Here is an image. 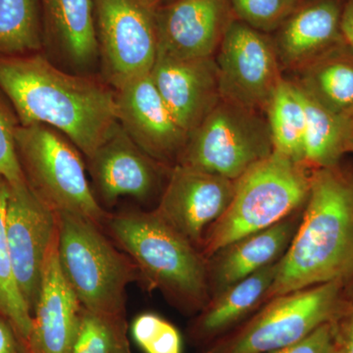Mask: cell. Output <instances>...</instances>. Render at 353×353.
<instances>
[{
  "label": "cell",
  "instance_id": "6da1fadb",
  "mask_svg": "<svg viewBox=\"0 0 353 353\" xmlns=\"http://www.w3.org/2000/svg\"><path fill=\"white\" fill-rule=\"evenodd\" d=\"M0 92L20 125L57 130L85 158L118 123L115 90L101 76L70 73L43 52L0 57Z\"/></svg>",
  "mask_w": 353,
  "mask_h": 353
},
{
  "label": "cell",
  "instance_id": "7a4b0ae2",
  "mask_svg": "<svg viewBox=\"0 0 353 353\" xmlns=\"http://www.w3.org/2000/svg\"><path fill=\"white\" fill-rule=\"evenodd\" d=\"M353 275V172L313 169L301 223L265 303L296 290Z\"/></svg>",
  "mask_w": 353,
  "mask_h": 353
},
{
  "label": "cell",
  "instance_id": "3957f363",
  "mask_svg": "<svg viewBox=\"0 0 353 353\" xmlns=\"http://www.w3.org/2000/svg\"><path fill=\"white\" fill-rule=\"evenodd\" d=\"M105 225L148 289L159 290L183 312L199 313L208 304V260L154 211H122L109 216Z\"/></svg>",
  "mask_w": 353,
  "mask_h": 353
},
{
  "label": "cell",
  "instance_id": "277c9868",
  "mask_svg": "<svg viewBox=\"0 0 353 353\" xmlns=\"http://www.w3.org/2000/svg\"><path fill=\"white\" fill-rule=\"evenodd\" d=\"M312 170L274 152L236 179L231 203L204 234L201 252L206 260L224 246L303 209Z\"/></svg>",
  "mask_w": 353,
  "mask_h": 353
},
{
  "label": "cell",
  "instance_id": "5b68a950",
  "mask_svg": "<svg viewBox=\"0 0 353 353\" xmlns=\"http://www.w3.org/2000/svg\"><path fill=\"white\" fill-rule=\"evenodd\" d=\"M57 217L60 267L83 307L126 315L128 285L141 283L136 264L94 221L66 212Z\"/></svg>",
  "mask_w": 353,
  "mask_h": 353
},
{
  "label": "cell",
  "instance_id": "8992f818",
  "mask_svg": "<svg viewBox=\"0 0 353 353\" xmlns=\"http://www.w3.org/2000/svg\"><path fill=\"white\" fill-rule=\"evenodd\" d=\"M16 148L32 192L57 213H71L105 226L109 215L95 196L83 153L46 125H18Z\"/></svg>",
  "mask_w": 353,
  "mask_h": 353
},
{
  "label": "cell",
  "instance_id": "52a82bcc",
  "mask_svg": "<svg viewBox=\"0 0 353 353\" xmlns=\"http://www.w3.org/2000/svg\"><path fill=\"white\" fill-rule=\"evenodd\" d=\"M345 280L275 297L204 353H270L294 345L333 319Z\"/></svg>",
  "mask_w": 353,
  "mask_h": 353
},
{
  "label": "cell",
  "instance_id": "ba28073f",
  "mask_svg": "<svg viewBox=\"0 0 353 353\" xmlns=\"http://www.w3.org/2000/svg\"><path fill=\"white\" fill-rule=\"evenodd\" d=\"M274 152L266 117L221 99L189 134L178 163L236 181Z\"/></svg>",
  "mask_w": 353,
  "mask_h": 353
},
{
  "label": "cell",
  "instance_id": "9c48e42d",
  "mask_svg": "<svg viewBox=\"0 0 353 353\" xmlns=\"http://www.w3.org/2000/svg\"><path fill=\"white\" fill-rule=\"evenodd\" d=\"M99 76L114 90L148 75L158 53L155 7L148 0H94Z\"/></svg>",
  "mask_w": 353,
  "mask_h": 353
},
{
  "label": "cell",
  "instance_id": "30bf717a",
  "mask_svg": "<svg viewBox=\"0 0 353 353\" xmlns=\"http://www.w3.org/2000/svg\"><path fill=\"white\" fill-rule=\"evenodd\" d=\"M214 58L222 99L264 111L284 79L271 34L234 19Z\"/></svg>",
  "mask_w": 353,
  "mask_h": 353
},
{
  "label": "cell",
  "instance_id": "8fae6325",
  "mask_svg": "<svg viewBox=\"0 0 353 353\" xmlns=\"http://www.w3.org/2000/svg\"><path fill=\"white\" fill-rule=\"evenodd\" d=\"M6 234L16 281L32 315L46 257L58 236L57 213L39 199L29 185L10 188Z\"/></svg>",
  "mask_w": 353,
  "mask_h": 353
},
{
  "label": "cell",
  "instance_id": "7c38bea8",
  "mask_svg": "<svg viewBox=\"0 0 353 353\" xmlns=\"http://www.w3.org/2000/svg\"><path fill=\"white\" fill-rule=\"evenodd\" d=\"M234 182L192 167L174 165L153 211L201 250L204 234L231 203Z\"/></svg>",
  "mask_w": 353,
  "mask_h": 353
},
{
  "label": "cell",
  "instance_id": "4fadbf2b",
  "mask_svg": "<svg viewBox=\"0 0 353 353\" xmlns=\"http://www.w3.org/2000/svg\"><path fill=\"white\" fill-rule=\"evenodd\" d=\"M87 161L94 194L102 208H112L125 196L143 203L155 196L159 199L162 180L171 169L141 150L119 122Z\"/></svg>",
  "mask_w": 353,
  "mask_h": 353
},
{
  "label": "cell",
  "instance_id": "5bb4252c",
  "mask_svg": "<svg viewBox=\"0 0 353 353\" xmlns=\"http://www.w3.org/2000/svg\"><path fill=\"white\" fill-rule=\"evenodd\" d=\"M118 122L134 143L158 163H178L189 134L176 122L153 83L141 77L115 90Z\"/></svg>",
  "mask_w": 353,
  "mask_h": 353
},
{
  "label": "cell",
  "instance_id": "9a60e30c",
  "mask_svg": "<svg viewBox=\"0 0 353 353\" xmlns=\"http://www.w3.org/2000/svg\"><path fill=\"white\" fill-rule=\"evenodd\" d=\"M157 57H213L234 19L229 0H170L155 7Z\"/></svg>",
  "mask_w": 353,
  "mask_h": 353
},
{
  "label": "cell",
  "instance_id": "2e32d148",
  "mask_svg": "<svg viewBox=\"0 0 353 353\" xmlns=\"http://www.w3.org/2000/svg\"><path fill=\"white\" fill-rule=\"evenodd\" d=\"M43 53L57 67L83 76H99L94 0H39Z\"/></svg>",
  "mask_w": 353,
  "mask_h": 353
},
{
  "label": "cell",
  "instance_id": "e0dca14e",
  "mask_svg": "<svg viewBox=\"0 0 353 353\" xmlns=\"http://www.w3.org/2000/svg\"><path fill=\"white\" fill-rule=\"evenodd\" d=\"M150 76L176 122L189 134L222 99L214 57L188 60L157 57Z\"/></svg>",
  "mask_w": 353,
  "mask_h": 353
},
{
  "label": "cell",
  "instance_id": "ac0fdd59",
  "mask_svg": "<svg viewBox=\"0 0 353 353\" xmlns=\"http://www.w3.org/2000/svg\"><path fill=\"white\" fill-rule=\"evenodd\" d=\"M82 310L60 267L57 236L46 257L38 301L32 311L30 352L71 353Z\"/></svg>",
  "mask_w": 353,
  "mask_h": 353
},
{
  "label": "cell",
  "instance_id": "d6986e66",
  "mask_svg": "<svg viewBox=\"0 0 353 353\" xmlns=\"http://www.w3.org/2000/svg\"><path fill=\"white\" fill-rule=\"evenodd\" d=\"M345 0H301L271 34L281 67L299 71L345 41L341 14Z\"/></svg>",
  "mask_w": 353,
  "mask_h": 353
},
{
  "label": "cell",
  "instance_id": "ffe728a7",
  "mask_svg": "<svg viewBox=\"0 0 353 353\" xmlns=\"http://www.w3.org/2000/svg\"><path fill=\"white\" fill-rule=\"evenodd\" d=\"M303 209L274 226L224 246L209 257L210 297L282 259L296 234Z\"/></svg>",
  "mask_w": 353,
  "mask_h": 353
},
{
  "label": "cell",
  "instance_id": "44dd1931",
  "mask_svg": "<svg viewBox=\"0 0 353 353\" xmlns=\"http://www.w3.org/2000/svg\"><path fill=\"white\" fill-rule=\"evenodd\" d=\"M279 261L211 296L190 325V340L211 345L254 314L264 305L277 275Z\"/></svg>",
  "mask_w": 353,
  "mask_h": 353
},
{
  "label": "cell",
  "instance_id": "7402d4cb",
  "mask_svg": "<svg viewBox=\"0 0 353 353\" xmlns=\"http://www.w3.org/2000/svg\"><path fill=\"white\" fill-rule=\"evenodd\" d=\"M294 82L341 118L353 114V48L345 41L299 69Z\"/></svg>",
  "mask_w": 353,
  "mask_h": 353
},
{
  "label": "cell",
  "instance_id": "603a6c76",
  "mask_svg": "<svg viewBox=\"0 0 353 353\" xmlns=\"http://www.w3.org/2000/svg\"><path fill=\"white\" fill-rule=\"evenodd\" d=\"M299 88L306 114L304 164L310 169L336 166L350 152L347 119L330 112Z\"/></svg>",
  "mask_w": 353,
  "mask_h": 353
},
{
  "label": "cell",
  "instance_id": "cb8c5ba5",
  "mask_svg": "<svg viewBox=\"0 0 353 353\" xmlns=\"http://www.w3.org/2000/svg\"><path fill=\"white\" fill-rule=\"evenodd\" d=\"M274 152L304 163L306 114L301 90L283 79L265 108Z\"/></svg>",
  "mask_w": 353,
  "mask_h": 353
},
{
  "label": "cell",
  "instance_id": "d4e9b609",
  "mask_svg": "<svg viewBox=\"0 0 353 353\" xmlns=\"http://www.w3.org/2000/svg\"><path fill=\"white\" fill-rule=\"evenodd\" d=\"M39 0H0V57L43 52Z\"/></svg>",
  "mask_w": 353,
  "mask_h": 353
},
{
  "label": "cell",
  "instance_id": "484cf974",
  "mask_svg": "<svg viewBox=\"0 0 353 353\" xmlns=\"http://www.w3.org/2000/svg\"><path fill=\"white\" fill-rule=\"evenodd\" d=\"M9 192V183L0 176V314L12 323L28 343L32 315L18 287L7 241L6 208Z\"/></svg>",
  "mask_w": 353,
  "mask_h": 353
},
{
  "label": "cell",
  "instance_id": "4316f807",
  "mask_svg": "<svg viewBox=\"0 0 353 353\" xmlns=\"http://www.w3.org/2000/svg\"><path fill=\"white\" fill-rule=\"evenodd\" d=\"M71 353H131L126 315L83 308Z\"/></svg>",
  "mask_w": 353,
  "mask_h": 353
},
{
  "label": "cell",
  "instance_id": "83f0119b",
  "mask_svg": "<svg viewBox=\"0 0 353 353\" xmlns=\"http://www.w3.org/2000/svg\"><path fill=\"white\" fill-rule=\"evenodd\" d=\"M130 330L132 340L145 353H183L181 332L157 313L136 316Z\"/></svg>",
  "mask_w": 353,
  "mask_h": 353
},
{
  "label": "cell",
  "instance_id": "f1b7e54d",
  "mask_svg": "<svg viewBox=\"0 0 353 353\" xmlns=\"http://www.w3.org/2000/svg\"><path fill=\"white\" fill-rule=\"evenodd\" d=\"M301 0H229L234 19L272 34L296 9Z\"/></svg>",
  "mask_w": 353,
  "mask_h": 353
},
{
  "label": "cell",
  "instance_id": "f546056e",
  "mask_svg": "<svg viewBox=\"0 0 353 353\" xmlns=\"http://www.w3.org/2000/svg\"><path fill=\"white\" fill-rule=\"evenodd\" d=\"M18 125L19 121L10 104L0 97V176L13 189L28 185L16 148L15 132Z\"/></svg>",
  "mask_w": 353,
  "mask_h": 353
},
{
  "label": "cell",
  "instance_id": "4dcf8cb0",
  "mask_svg": "<svg viewBox=\"0 0 353 353\" xmlns=\"http://www.w3.org/2000/svg\"><path fill=\"white\" fill-rule=\"evenodd\" d=\"M331 324L333 353H353V275L345 280Z\"/></svg>",
  "mask_w": 353,
  "mask_h": 353
},
{
  "label": "cell",
  "instance_id": "1f68e13d",
  "mask_svg": "<svg viewBox=\"0 0 353 353\" xmlns=\"http://www.w3.org/2000/svg\"><path fill=\"white\" fill-rule=\"evenodd\" d=\"M333 329L330 321L294 345L270 353H333Z\"/></svg>",
  "mask_w": 353,
  "mask_h": 353
},
{
  "label": "cell",
  "instance_id": "d6a6232c",
  "mask_svg": "<svg viewBox=\"0 0 353 353\" xmlns=\"http://www.w3.org/2000/svg\"><path fill=\"white\" fill-rule=\"evenodd\" d=\"M0 353H31L12 323L0 314Z\"/></svg>",
  "mask_w": 353,
  "mask_h": 353
},
{
  "label": "cell",
  "instance_id": "836d02e7",
  "mask_svg": "<svg viewBox=\"0 0 353 353\" xmlns=\"http://www.w3.org/2000/svg\"><path fill=\"white\" fill-rule=\"evenodd\" d=\"M341 34L345 43L353 48V0H345L341 14Z\"/></svg>",
  "mask_w": 353,
  "mask_h": 353
},
{
  "label": "cell",
  "instance_id": "e575fe53",
  "mask_svg": "<svg viewBox=\"0 0 353 353\" xmlns=\"http://www.w3.org/2000/svg\"><path fill=\"white\" fill-rule=\"evenodd\" d=\"M348 139H350V152H353V114L347 118Z\"/></svg>",
  "mask_w": 353,
  "mask_h": 353
},
{
  "label": "cell",
  "instance_id": "d590c367",
  "mask_svg": "<svg viewBox=\"0 0 353 353\" xmlns=\"http://www.w3.org/2000/svg\"><path fill=\"white\" fill-rule=\"evenodd\" d=\"M168 1H170V0H152V3L153 6L157 7Z\"/></svg>",
  "mask_w": 353,
  "mask_h": 353
},
{
  "label": "cell",
  "instance_id": "8d00e7d4",
  "mask_svg": "<svg viewBox=\"0 0 353 353\" xmlns=\"http://www.w3.org/2000/svg\"><path fill=\"white\" fill-rule=\"evenodd\" d=\"M148 1H150V3H152V0H148Z\"/></svg>",
  "mask_w": 353,
  "mask_h": 353
}]
</instances>
